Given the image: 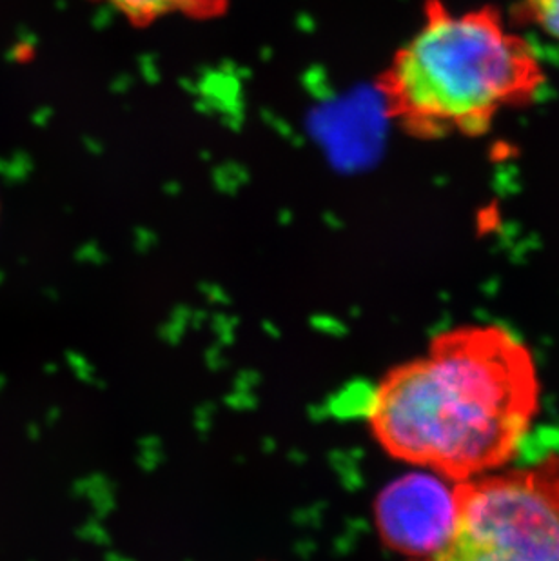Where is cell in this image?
<instances>
[{"mask_svg":"<svg viewBox=\"0 0 559 561\" xmlns=\"http://www.w3.org/2000/svg\"><path fill=\"white\" fill-rule=\"evenodd\" d=\"M538 369L500 325L436 334L370 389V433L396 458L464 482L505 466L539 411Z\"/></svg>","mask_w":559,"mask_h":561,"instance_id":"obj_1","label":"cell"},{"mask_svg":"<svg viewBox=\"0 0 559 561\" xmlns=\"http://www.w3.org/2000/svg\"><path fill=\"white\" fill-rule=\"evenodd\" d=\"M545 71L492 5L453 11L425 0L417 32L375 80L386 117L407 137H481L500 113L528 106Z\"/></svg>","mask_w":559,"mask_h":561,"instance_id":"obj_2","label":"cell"},{"mask_svg":"<svg viewBox=\"0 0 559 561\" xmlns=\"http://www.w3.org/2000/svg\"><path fill=\"white\" fill-rule=\"evenodd\" d=\"M423 561H559V453L456 483L453 533Z\"/></svg>","mask_w":559,"mask_h":561,"instance_id":"obj_3","label":"cell"},{"mask_svg":"<svg viewBox=\"0 0 559 561\" xmlns=\"http://www.w3.org/2000/svg\"><path fill=\"white\" fill-rule=\"evenodd\" d=\"M381 541L412 561L438 552L453 533L456 485L436 472H412L389 483L375 505Z\"/></svg>","mask_w":559,"mask_h":561,"instance_id":"obj_4","label":"cell"},{"mask_svg":"<svg viewBox=\"0 0 559 561\" xmlns=\"http://www.w3.org/2000/svg\"><path fill=\"white\" fill-rule=\"evenodd\" d=\"M133 27H149L157 22L184 16L190 21H215L226 15L231 0H104Z\"/></svg>","mask_w":559,"mask_h":561,"instance_id":"obj_5","label":"cell"},{"mask_svg":"<svg viewBox=\"0 0 559 561\" xmlns=\"http://www.w3.org/2000/svg\"><path fill=\"white\" fill-rule=\"evenodd\" d=\"M523 21L559 38V0H517Z\"/></svg>","mask_w":559,"mask_h":561,"instance_id":"obj_6","label":"cell"}]
</instances>
